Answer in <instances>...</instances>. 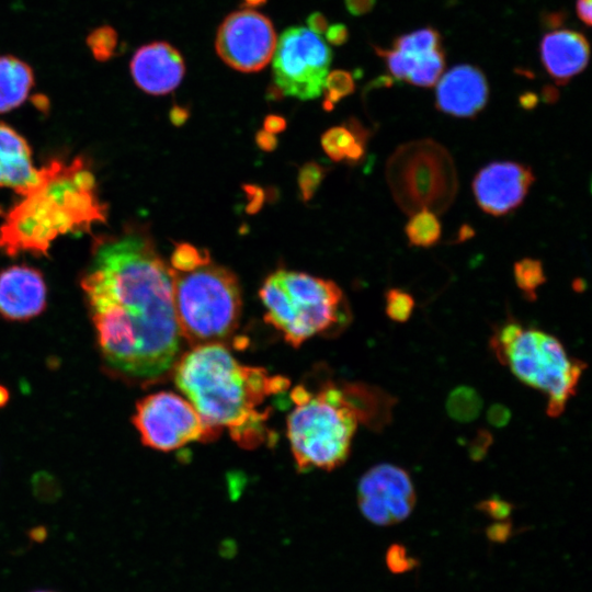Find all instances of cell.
<instances>
[{"mask_svg":"<svg viewBox=\"0 0 592 592\" xmlns=\"http://www.w3.org/2000/svg\"><path fill=\"white\" fill-rule=\"evenodd\" d=\"M490 348L520 382L547 397L546 411L551 418L565 411L587 368L583 361L568 355L555 335L514 320L496 329Z\"/></svg>","mask_w":592,"mask_h":592,"instance_id":"cell-5","label":"cell"},{"mask_svg":"<svg viewBox=\"0 0 592 592\" xmlns=\"http://www.w3.org/2000/svg\"><path fill=\"white\" fill-rule=\"evenodd\" d=\"M41 180L26 140L11 126L0 122V186L23 196Z\"/></svg>","mask_w":592,"mask_h":592,"instance_id":"cell-18","label":"cell"},{"mask_svg":"<svg viewBox=\"0 0 592 592\" xmlns=\"http://www.w3.org/2000/svg\"><path fill=\"white\" fill-rule=\"evenodd\" d=\"M513 535V524L510 520L496 521L486 528L487 538L496 544L506 543Z\"/></svg>","mask_w":592,"mask_h":592,"instance_id":"cell-34","label":"cell"},{"mask_svg":"<svg viewBox=\"0 0 592 592\" xmlns=\"http://www.w3.org/2000/svg\"><path fill=\"white\" fill-rule=\"evenodd\" d=\"M189 110L186 107L174 105L170 111V121L175 126L183 125L189 118Z\"/></svg>","mask_w":592,"mask_h":592,"instance_id":"cell-44","label":"cell"},{"mask_svg":"<svg viewBox=\"0 0 592 592\" xmlns=\"http://www.w3.org/2000/svg\"><path fill=\"white\" fill-rule=\"evenodd\" d=\"M387 178L397 203L409 214L422 208L443 212L456 194L451 157L429 140L401 147L388 162Z\"/></svg>","mask_w":592,"mask_h":592,"instance_id":"cell-8","label":"cell"},{"mask_svg":"<svg viewBox=\"0 0 592 592\" xmlns=\"http://www.w3.org/2000/svg\"><path fill=\"white\" fill-rule=\"evenodd\" d=\"M286 128V119L276 114H270L264 117L263 129L271 134H278Z\"/></svg>","mask_w":592,"mask_h":592,"instance_id":"cell-41","label":"cell"},{"mask_svg":"<svg viewBox=\"0 0 592 592\" xmlns=\"http://www.w3.org/2000/svg\"><path fill=\"white\" fill-rule=\"evenodd\" d=\"M535 181L532 168L516 161H493L473 180L475 200L485 213L503 216L517 208Z\"/></svg>","mask_w":592,"mask_h":592,"instance_id":"cell-13","label":"cell"},{"mask_svg":"<svg viewBox=\"0 0 592 592\" xmlns=\"http://www.w3.org/2000/svg\"><path fill=\"white\" fill-rule=\"evenodd\" d=\"M511 417V411L502 403H493L487 411V421L494 428L505 426L510 422Z\"/></svg>","mask_w":592,"mask_h":592,"instance_id":"cell-36","label":"cell"},{"mask_svg":"<svg viewBox=\"0 0 592 592\" xmlns=\"http://www.w3.org/2000/svg\"><path fill=\"white\" fill-rule=\"evenodd\" d=\"M210 263V255L206 249L181 242L178 243L171 254V265L180 273L192 272Z\"/></svg>","mask_w":592,"mask_h":592,"instance_id":"cell-28","label":"cell"},{"mask_svg":"<svg viewBox=\"0 0 592 592\" xmlns=\"http://www.w3.org/2000/svg\"><path fill=\"white\" fill-rule=\"evenodd\" d=\"M375 49L376 53L385 59L390 75L397 80H407L419 57L396 49L377 47H375Z\"/></svg>","mask_w":592,"mask_h":592,"instance_id":"cell-31","label":"cell"},{"mask_svg":"<svg viewBox=\"0 0 592 592\" xmlns=\"http://www.w3.org/2000/svg\"><path fill=\"white\" fill-rule=\"evenodd\" d=\"M255 143L258 147L264 151H273L277 147V139L274 134L264 129L255 134Z\"/></svg>","mask_w":592,"mask_h":592,"instance_id":"cell-42","label":"cell"},{"mask_svg":"<svg viewBox=\"0 0 592 592\" xmlns=\"http://www.w3.org/2000/svg\"><path fill=\"white\" fill-rule=\"evenodd\" d=\"M513 504L498 496H492L477 504V510L494 521L506 520L513 512Z\"/></svg>","mask_w":592,"mask_h":592,"instance_id":"cell-33","label":"cell"},{"mask_svg":"<svg viewBox=\"0 0 592 592\" xmlns=\"http://www.w3.org/2000/svg\"><path fill=\"white\" fill-rule=\"evenodd\" d=\"M368 133L356 119L348 126H335L321 136V146L329 158L335 162L348 160L356 163L364 158Z\"/></svg>","mask_w":592,"mask_h":592,"instance_id":"cell-20","label":"cell"},{"mask_svg":"<svg viewBox=\"0 0 592 592\" xmlns=\"http://www.w3.org/2000/svg\"><path fill=\"white\" fill-rule=\"evenodd\" d=\"M492 443V435L486 430H479L469 444V456L471 459L481 460Z\"/></svg>","mask_w":592,"mask_h":592,"instance_id":"cell-35","label":"cell"},{"mask_svg":"<svg viewBox=\"0 0 592 592\" xmlns=\"http://www.w3.org/2000/svg\"><path fill=\"white\" fill-rule=\"evenodd\" d=\"M33 592H54V591H47V590H37V591H33Z\"/></svg>","mask_w":592,"mask_h":592,"instance_id":"cell-48","label":"cell"},{"mask_svg":"<svg viewBox=\"0 0 592 592\" xmlns=\"http://www.w3.org/2000/svg\"><path fill=\"white\" fill-rule=\"evenodd\" d=\"M577 13L580 20L587 24L591 25V0H577L576 3Z\"/></svg>","mask_w":592,"mask_h":592,"instance_id":"cell-43","label":"cell"},{"mask_svg":"<svg viewBox=\"0 0 592 592\" xmlns=\"http://www.w3.org/2000/svg\"><path fill=\"white\" fill-rule=\"evenodd\" d=\"M9 400V391L8 389L0 385V407H3Z\"/></svg>","mask_w":592,"mask_h":592,"instance_id":"cell-46","label":"cell"},{"mask_svg":"<svg viewBox=\"0 0 592 592\" xmlns=\"http://www.w3.org/2000/svg\"><path fill=\"white\" fill-rule=\"evenodd\" d=\"M132 421L144 445L163 452L213 437L216 432L186 398L171 391L139 399Z\"/></svg>","mask_w":592,"mask_h":592,"instance_id":"cell-10","label":"cell"},{"mask_svg":"<svg viewBox=\"0 0 592 592\" xmlns=\"http://www.w3.org/2000/svg\"><path fill=\"white\" fill-rule=\"evenodd\" d=\"M325 175V168L317 162L310 161L300 167L297 183L304 202H308L314 197Z\"/></svg>","mask_w":592,"mask_h":592,"instance_id":"cell-30","label":"cell"},{"mask_svg":"<svg viewBox=\"0 0 592 592\" xmlns=\"http://www.w3.org/2000/svg\"><path fill=\"white\" fill-rule=\"evenodd\" d=\"M332 52L326 42L304 26L286 29L272 57L273 83L282 94L303 101L322 93Z\"/></svg>","mask_w":592,"mask_h":592,"instance_id":"cell-9","label":"cell"},{"mask_svg":"<svg viewBox=\"0 0 592 592\" xmlns=\"http://www.w3.org/2000/svg\"><path fill=\"white\" fill-rule=\"evenodd\" d=\"M355 89L354 77L346 70H332L328 72L322 88L325 94L323 109L331 111L334 105Z\"/></svg>","mask_w":592,"mask_h":592,"instance_id":"cell-26","label":"cell"},{"mask_svg":"<svg viewBox=\"0 0 592 592\" xmlns=\"http://www.w3.org/2000/svg\"><path fill=\"white\" fill-rule=\"evenodd\" d=\"M308 30L316 35H321L328 27L327 18L321 12H314L306 20Z\"/></svg>","mask_w":592,"mask_h":592,"instance_id":"cell-40","label":"cell"},{"mask_svg":"<svg viewBox=\"0 0 592 592\" xmlns=\"http://www.w3.org/2000/svg\"><path fill=\"white\" fill-rule=\"evenodd\" d=\"M243 190L246 192L248 204H247V212L250 214H254L260 210L263 202H264V192L261 187L253 185V184H247L243 186Z\"/></svg>","mask_w":592,"mask_h":592,"instance_id":"cell-37","label":"cell"},{"mask_svg":"<svg viewBox=\"0 0 592 592\" xmlns=\"http://www.w3.org/2000/svg\"><path fill=\"white\" fill-rule=\"evenodd\" d=\"M264 319L298 348L308 339L346 325L349 308L333 282L303 272L278 270L261 285Z\"/></svg>","mask_w":592,"mask_h":592,"instance_id":"cell-6","label":"cell"},{"mask_svg":"<svg viewBox=\"0 0 592 592\" xmlns=\"http://www.w3.org/2000/svg\"><path fill=\"white\" fill-rule=\"evenodd\" d=\"M249 8H257L265 4L267 0H243Z\"/></svg>","mask_w":592,"mask_h":592,"instance_id":"cell-47","label":"cell"},{"mask_svg":"<svg viewBox=\"0 0 592 592\" xmlns=\"http://www.w3.org/2000/svg\"><path fill=\"white\" fill-rule=\"evenodd\" d=\"M405 232L410 246L429 248L440 240L442 226L434 212L422 208L412 213Z\"/></svg>","mask_w":592,"mask_h":592,"instance_id":"cell-21","label":"cell"},{"mask_svg":"<svg viewBox=\"0 0 592 592\" xmlns=\"http://www.w3.org/2000/svg\"><path fill=\"white\" fill-rule=\"evenodd\" d=\"M276 43L272 21L261 12L246 8L225 18L217 30L215 48L230 68L257 72L272 60Z\"/></svg>","mask_w":592,"mask_h":592,"instance_id":"cell-11","label":"cell"},{"mask_svg":"<svg viewBox=\"0 0 592 592\" xmlns=\"http://www.w3.org/2000/svg\"><path fill=\"white\" fill-rule=\"evenodd\" d=\"M482 399L478 391L466 385L455 387L446 399V411L457 422H473L480 414Z\"/></svg>","mask_w":592,"mask_h":592,"instance_id":"cell-22","label":"cell"},{"mask_svg":"<svg viewBox=\"0 0 592 592\" xmlns=\"http://www.w3.org/2000/svg\"><path fill=\"white\" fill-rule=\"evenodd\" d=\"M34 83V71L27 62L12 55H0V113L20 106Z\"/></svg>","mask_w":592,"mask_h":592,"instance_id":"cell-19","label":"cell"},{"mask_svg":"<svg viewBox=\"0 0 592 592\" xmlns=\"http://www.w3.org/2000/svg\"><path fill=\"white\" fill-rule=\"evenodd\" d=\"M95 246L81 287L101 356L121 377L153 382L173 367L180 349L173 270L140 232Z\"/></svg>","mask_w":592,"mask_h":592,"instance_id":"cell-1","label":"cell"},{"mask_svg":"<svg viewBox=\"0 0 592 592\" xmlns=\"http://www.w3.org/2000/svg\"><path fill=\"white\" fill-rule=\"evenodd\" d=\"M287 437L300 471L331 470L342 465L361 423L348 385L326 383L317 390L298 385L291 392Z\"/></svg>","mask_w":592,"mask_h":592,"instance_id":"cell-4","label":"cell"},{"mask_svg":"<svg viewBox=\"0 0 592 592\" xmlns=\"http://www.w3.org/2000/svg\"><path fill=\"white\" fill-rule=\"evenodd\" d=\"M47 305V286L42 273L27 265H12L0 272V316L9 321H29Z\"/></svg>","mask_w":592,"mask_h":592,"instance_id":"cell-15","label":"cell"},{"mask_svg":"<svg viewBox=\"0 0 592 592\" xmlns=\"http://www.w3.org/2000/svg\"><path fill=\"white\" fill-rule=\"evenodd\" d=\"M385 311L395 322H407L414 309L415 301L411 294L400 288H389L385 293Z\"/></svg>","mask_w":592,"mask_h":592,"instance_id":"cell-29","label":"cell"},{"mask_svg":"<svg viewBox=\"0 0 592 592\" xmlns=\"http://www.w3.org/2000/svg\"><path fill=\"white\" fill-rule=\"evenodd\" d=\"M129 70L135 84L151 95L172 92L182 81L185 64L171 44L156 41L140 46L133 55Z\"/></svg>","mask_w":592,"mask_h":592,"instance_id":"cell-14","label":"cell"},{"mask_svg":"<svg viewBox=\"0 0 592 592\" xmlns=\"http://www.w3.org/2000/svg\"><path fill=\"white\" fill-rule=\"evenodd\" d=\"M444 67L445 54L440 47L431 53L419 56L406 81L422 88L433 87L441 78Z\"/></svg>","mask_w":592,"mask_h":592,"instance_id":"cell-23","label":"cell"},{"mask_svg":"<svg viewBox=\"0 0 592 592\" xmlns=\"http://www.w3.org/2000/svg\"><path fill=\"white\" fill-rule=\"evenodd\" d=\"M513 276L516 286L530 300L536 299V289L546 282L540 260L523 258L513 265Z\"/></svg>","mask_w":592,"mask_h":592,"instance_id":"cell-24","label":"cell"},{"mask_svg":"<svg viewBox=\"0 0 592 592\" xmlns=\"http://www.w3.org/2000/svg\"><path fill=\"white\" fill-rule=\"evenodd\" d=\"M326 39L331 45L341 46L348 42L349 38V30L346 25L342 23H334L331 25H328L326 30Z\"/></svg>","mask_w":592,"mask_h":592,"instance_id":"cell-38","label":"cell"},{"mask_svg":"<svg viewBox=\"0 0 592 592\" xmlns=\"http://www.w3.org/2000/svg\"><path fill=\"white\" fill-rule=\"evenodd\" d=\"M86 43L95 60L109 61L116 53L118 34L112 26L102 25L88 34Z\"/></svg>","mask_w":592,"mask_h":592,"instance_id":"cell-27","label":"cell"},{"mask_svg":"<svg viewBox=\"0 0 592 592\" xmlns=\"http://www.w3.org/2000/svg\"><path fill=\"white\" fill-rule=\"evenodd\" d=\"M356 497L364 517L378 526L405 521L417 502L410 475L394 464L369 468L358 481Z\"/></svg>","mask_w":592,"mask_h":592,"instance_id":"cell-12","label":"cell"},{"mask_svg":"<svg viewBox=\"0 0 592 592\" xmlns=\"http://www.w3.org/2000/svg\"><path fill=\"white\" fill-rule=\"evenodd\" d=\"M386 566L391 573L402 574L418 568L419 560L408 553L405 545L394 543L389 545L385 555Z\"/></svg>","mask_w":592,"mask_h":592,"instance_id":"cell-32","label":"cell"},{"mask_svg":"<svg viewBox=\"0 0 592 592\" xmlns=\"http://www.w3.org/2000/svg\"><path fill=\"white\" fill-rule=\"evenodd\" d=\"M179 390L215 431L228 430L242 447L267 437V410L259 407L284 392L289 382L266 369L243 365L221 343L193 346L173 365Z\"/></svg>","mask_w":592,"mask_h":592,"instance_id":"cell-2","label":"cell"},{"mask_svg":"<svg viewBox=\"0 0 592 592\" xmlns=\"http://www.w3.org/2000/svg\"><path fill=\"white\" fill-rule=\"evenodd\" d=\"M173 304L180 335L192 346L220 343L239 323L238 278L210 263L187 273L173 270Z\"/></svg>","mask_w":592,"mask_h":592,"instance_id":"cell-7","label":"cell"},{"mask_svg":"<svg viewBox=\"0 0 592 592\" xmlns=\"http://www.w3.org/2000/svg\"><path fill=\"white\" fill-rule=\"evenodd\" d=\"M441 35L433 27H423L397 37L394 49L412 56H422L441 46Z\"/></svg>","mask_w":592,"mask_h":592,"instance_id":"cell-25","label":"cell"},{"mask_svg":"<svg viewBox=\"0 0 592 592\" xmlns=\"http://www.w3.org/2000/svg\"><path fill=\"white\" fill-rule=\"evenodd\" d=\"M489 88L482 71L473 65H457L436 82L435 105L445 114L473 117L487 104Z\"/></svg>","mask_w":592,"mask_h":592,"instance_id":"cell-16","label":"cell"},{"mask_svg":"<svg viewBox=\"0 0 592 592\" xmlns=\"http://www.w3.org/2000/svg\"><path fill=\"white\" fill-rule=\"evenodd\" d=\"M105 218L106 208L84 159L69 163L55 159L41 168L37 185L4 214L0 250L10 257L46 255L57 237L89 231Z\"/></svg>","mask_w":592,"mask_h":592,"instance_id":"cell-3","label":"cell"},{"mask_svg":"<svg viewBox=\"0 0 592 592\" xmlns=\"http://www.w3.org/2000/svg\"><path fill=\"white\" fill-rule=\"evenodd\" d=\"M376 0H344L348 12L354 16L368 13L375 5Z\"/></svg>","mask_w":592,"mask_h":592,"instance_id":"cell-39","label":"cell"},{"mask_svg":"<svg viewBox=\"0 0 592 592\" xmlns=\"http://www.w3.org/2000/svg\"><path fill=\"white\" fill-rule=\"evenodd\" d=\"M537 102H538L537 95L531 92L524 93L520 98V103L525 109L534 107L537 104Z\"/></svg>","mask_w":592,"mask_h":592,"instance_id":"cell-45","label":"cell"},{"mask_svg":"<svg viewBox=\"0 0 592 592\" xmlns=\"http://www.w3.org/2000/svg\"><path fill=\"white\" fill-rule=\"evenodd\" d=\"M540 59L549 76L566 84L581 72L589 60V43L579 32L556 30L540 41Z\"/></svg>","mask_w":592,"mask_h":592,"instance_id":"cell-17","label":"cell"}]
</instances>
